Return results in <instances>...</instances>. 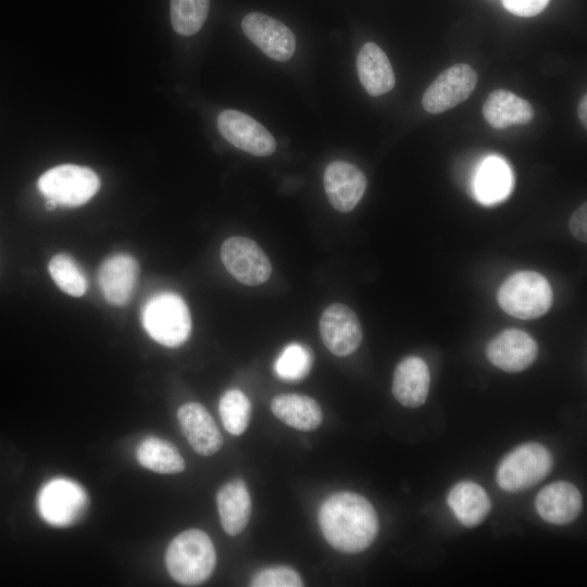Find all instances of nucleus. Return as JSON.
<instances>
[{
  "mask_svg": "<svg viewBox=\"0 0 587 587\" xmlns=\"http://www.w3.org/2000/svg\"><path fill=\"white\" fill-rule=\"evenodd\" d=\"M577 114H578L580 123L586 128L587 127V96L586 93L579 100V103L577 105Z\"/></svg>",
  "mask_w": 587,
  "mask_h": 587,
  "instance_id": "473e14b6",
  "label": "nucleus"
},
{
  "mask_svg": "<svg viewBox=\"0 0 587 587\" xmlns=\"http://www.w3.org/2000/svg\"><path fill=\"white\" fill-rule=\"evenodd\" d=\"M221 524L230 536L241 533L250 517L251 499L243 480L234 479L226 483L216 496Z\"/></svg>",
  "mask_w": 587,
  "mask_h": 587,
  "instance_id": "4be33fe9",
  "label": "nucleus"
},
{
  "mask_svg": "<svg viewBox=\"0 0 587 587\" xmlns=\"http://www.w3.org/2000/svg\"><path fill=\"white\" fill-rule=\"evenodd\" d=\"M218 413L224 428L233 434H242L249 423L251 403L239 389H229L223 394L218 402Z\"/></svg>",
  "mask_w": 587,
  "mask_h": 587,
  "instance_id": "cd10ccee",
  "label": "nucleus"
},
{
  "mask_svg": "<svg viewBox=\"0 0 587 587\" xmlns=\"http://www.w3.org/2000/svg\"><path fill=\"white\" fill-rule=\"evenodd\" d=\"M88 507L85 489L75 480L54 477L40 488L37 509L49 525L67 527L75 524Z\"/></svg>",
  "mask_w": 587,
  "mask_h": 587,
  "instance_id": "0eeeda50",
  "label": "nucleus"
},
{
  "mask_svg": "<svg viewBox=\"0 0 587 587\" xmlns=\"http://www.w3.org/2000/svg\"><path fill=\"white\" fill-rule=\"evenodd\" d=\"M177 417L182 432L197 453L212 455L220 450L223 444L222 434L202 404H183L178 409Z\"/></svg>",
  "mask_w": 587,
  "mask_h": 587,
  "instance_id": "f3484780",
  "label": "nucleus"
},
{
  "mask_svg": "<svg viewBox=\"0 0 587 587\" xmlns=\"http://www.w3.org/2000/svg\"><path fill=\"white\" fill-rule=\"evenodd\" d=\"M138 275L139 265L132 255L117 253L105 259L99 270V285L104 299L115 307L128 304Z\"/></svg>",
  "mask_w": 587,
  "mask_h": 587,
  "instance_id": "2eb2a0df",
  "label": "nucleus"
},
{
  "mask_svg": "<svg viewBox=\"0 0 587 587\" xmlns=\"http://www.w3.org/2000/svg\"><path fill=\"white\" fill-rule=\"evenodd\" d=\"M535 508L539 516L554 525L574 522L583 509L579 490L564 480L545 486L536 496Z\"/></svg>",
  "mask_w": 587,
  "mask_h": 587,
  "instance_id": "dca6fc26",
  "label": "nucleus"
},
{
  "mask_svg": "<svg viewBox=\"0 0 587 587\" xmlns=\"http://www.w3.org/2000/svg\"><path fill=\"white\" fill-rule=\"evenodd\" d=\"M323 184L333 208L349 212L361 200L366 188V177L355 165L346 161H334L324 171Z\"/></svg>",
  "mask_w": 587,
  "mask_h": 587,
  "instance_id": "4468645a",
  "label": "nucleus"
},
{
  "mask_svg": "<svg viewBox=\"0 0 587 587\" xmlns=\"http://www.w3.org/2000/svg\"><path fill=\"white\" fill-rule=\"evenodd\" d=\"M312 363V351L304 345L292 342L275 360L274 372L283 380L298 382L309 374Z\"/></svg>",
  "mask_w": 587,
  "mask_h": 587,
  "instance_id": "a878e982",
  "label": "nucleus"
},
{
  "mask_svg": "<svg viewBox=\"0 0 587 587\" xmlns=\"http://www.w3.org/2000/svg\"><path fill=\"white\" fill-rule=\"evenodd\" d=\"M502 3L514 15L532 17L542 12L549 0H502Z\"/></svg>",
  "mask_w": 587,
  "mask_h": 587,
  "instance_id": "7c9ffc66",
  "label": "nucleus"
},
{
  "mask_svg": "<svg viewBox=\"0 0 587 587\" xmlns=\"http://www.w3.org/2000/svg\"><path fill=\"white\" fill-rule=\"evenodd\" d=\"M243 34L267 57L289 60L296 49L294 33L280 21L260 12L248 13L241 21Z\"/></svg>",
  "mask_w": 587,
  "mask_h": 587,
  "instance_id": "9b49d317",
  "label": "nucleus"
},
{
  "mask_svg": "<svg viewBox=\"0 0 587 587\" xmlns=\"http://www.w3.org/2000/svg\"><path fill=\"white\" fill-rule=\"evenodd\" d=\"M512 188V174L508 164L498 157L487 158L475 178L477 199L484 204L503 200Z\"/></svg>",
  "mask_w": 587,
  "mask_h": 587,
  "instance_id": "b1692460",
  "label": "nucleus"
},
{
  "mask_svg": "<svg viewBox=\"0 0 587 587\" xmlns=\"http://www.w3.org/2000/svg\"><path fill=\"white\" fill-rule=\"evenodd\" d=\"M221 260L227 272L245 285H260L272 273L267 255L255 241L246 237L227 238L221 247Z\"/></svg>",
  "mask_w": 587,
  "mask_h": 587,
  "instance_id": "6e6552de",
  "label": "nucleus"
},
{
  "mask_svg": "<svg viewBox=\"0 0 587 587\" xmlns=\"http://www.w3.org/2000/svg\"><path fill=\"white\" fill-rule=\"evenodd\" d=\"M319 524L336 550L358 553L369 548L378 533V517L363 496L341 491L328 497L319 510Z\"/></svg>",
  "mask_w": 587,
  "mask_h": 587,
  "instance_id": "f257e3e1",
  "label": "nucleus"
},
{
  "mask_svg": "<svg viewBox=\"0 0 587 587\" xmlns=\"http://www.w3.org/2000/svg\"><path fill=\"white\" fill-rule=\"evenodd\" d=\"M216 553L212 540L201 529L178 534L165 552V564L171 577L186 586L207 580L214 571Z\"/></svg>",
  "mask_w": 587,
  "mask_h": 587,
  "instance_id": "f03ea898",
  "label": "nucleus"
},
{
  "mask_svg": "<svg viewBox=\"0 0 587 587\" xmlns=\"http://www.w3.org/2000/svg\"><path fill=\"white\" fill-rule=\"evenodd\" d=\"M477 84L475 70L465 63L454 64L439 74L422 98L423 108L438 114L466 100Z\"/></svg>",
  "mask_w": 587,
  "mask_h": 587,
  "instance_id": "1a4fd4ad",
  "label": "nucleus"
},
{
  "mask_svg": "<svg viewBox=\"0 0 587 587\" xmlns=\"http://www.w3.org/2000/svg\"><path fill=\"white\" fill-rule=\"evenodd\" d=\"M273 414L299 430H313L322 423V410L317 402L308 396L297 394H282L271 402Z\"/></svg>",
  "mask_w": 587,
  "mask_h": 587,
  "instance_id": "5701e85b",
  "label": "nucleus"
},
{
  "mask_svg": "<svg viewBox=\"0 0 587 587\" xmlns=\"http://www.w3.org/2000/svg\"><path fill=\"white\" fill-rule=\"evenodd\" d=\"M57 205L58 204L54 201L47 199L45 207L48 211H53L57 208Z\"/></svg>",
  "mask_w": 587,
  "mask_h": 587,
  "instance_id": "72a5a7b5",
  "label": "nucleus"
},
{
  "mask_svg": "<svg viewBox=\"0 0 587 587\" xmlns=\"http://www.w3.org/2000/svg\"><path fill=\"white\" fill-rule=\"evenodd\" d=\"M320 334L326 348L338 357L353 353L363 337L357 314L342 303H333L323 311Z\"/></svg>",
  "mask_w": 587,
  "mask_h": 587,
  "instance_id": "f8f14e48",
  "label": "nucleus"
},
{
  "mask_svg": "<svg viewBox=\"0 0 587 587\" xmlns=\"http://www.w3.org/2000/svg\"><path fill=\"white\" fill-rule=\"evenodd\" d=\"M210 8V0H171V22L174 30L190 36L200 30Z\"/></svg>",
  "mask_w": 587,
  "mask_h": 587,
  "instance_id": "bb28decb",
  "label": "nucleus"
},
{
  "mask_svg": "<svg viewBox=\"0 0 587 587\" xmlns=\"http://www.w3.org/2000/svg\"><path fill=\"white\" fill-rule=\"evenodd\" d=\"M587 205L583 203L571 215L569 227L572 235L579 241L587 240Z\"/></svg>",
  "mask_w": 587,
  "mask_h": 587,
  "instance_id": "2f4dec72",
  "label": "nucleus"
},
{
  "mask_svg": "<svg viewBox=\"0 0 587 587\" xmlns=\"http://www.w3.org/2000/svg\"><path fill=\"white\" fill-rule=\"evenodd\" d=\"M497 300L507 314L533 320L548 312L553 295L548 280L539 273L521 271L512 274L499 288Z\"/></svg>",
  "mask_w": 587,
  "mask_h": 587,
  "instance_id": "20e7f679",
  "label": "nucleus"
},
{
  "mask_svg": "<svg viewBox=\"0 0 587 587\" xmlns=\"http://www.w3.org/2000/svg\"><path fill=\"white\" fill-rule=\"evenodd\" d=\"M220 134L236 148L257 157L271 155L276 149L273 135L253 117L225 110L217 117Z\"/></svg>",
  "mask_w": 587,
  "mask_h": 587,
  "instance_id": "9d476101",
  "label": "nucleus"
},
{
  "mask_svg": "<svg viewBox=\"0 0 587 587\" xmlns=\"http://www.w3.org/2000/svg\"><path fill=\"white\" fill-rule=\"evenodd\" d=\"M48 270L57 286L65 294L80 297L86 292V276L70 255L65 253L53 255Z\"/></svg>",
  "mask_w": 587,
  "mask_h": 587,
  "instance_id": "c85d7f7f",
  "label": "nucleus"
},
{
  "mask_svg": "<svg viewBox=\"0 0 587 587\" xmlns=\"http://www.w3.org/2000/svg\"><path fill=\"white\" fill-rule=\"evenodd\" d=\"M486 122L496 129L514 124H527L534 117V109L528 101L507 89L490 92L483 105Z\"/></svg>",
  "mask_w": 587,
  "mask_h": 587,
  "instance_id": "412c9836",
  "label": "nucleus"
},
{
  "mask_svg": "<svg viewBox=\"0 0 587 587\" xmlns=\"http://www.w3.org/2000/svg\"><path fill=\"white\" fill-rule=\"evenodd\" d=\"M141 322L148 335L165 347L180 346L191 329L189 310L184 300L173 292L152 296L142 308Z\"/></svg>",
  "mask_w": 587,
  "mask_h": 587,
  "instance_id": "7ed1b4c3",
  "label": "nucleus"
},
{
  "mask_svg": "<svg viewBox=\"0 0 587 587\" xmlns=\"http://www.w3.org/2000/svg\"><path fill=\"white\" fill-rule=\"evenodd\" d=\"M430 375L425 361L419 357H407L394 372L392 394L398 402L408 408L422 405L429 390Z\"/></svg>",
  "mask_w": 587,
  "mask_h": 587,
  "instance_id": "a211bd4d",
  "label": "nucleus"
},
{
  "mask_svg": "<svg viewBox=\"0 0 587 587\" xmlns=\"http://www.w3.org/2000/svg\"><path fill=\"white\" fill-rule=\"evenodd\" d=\"M447 503L458 521L466 527L480 524L491 509V501L485 489L471 480H462L452 486Z\"/></svg>",
  "mask_w": 587,
  "mask_h": 587,
  "instance_id": "aec40b11",
  "label": "nucleus"
},
{
  "mask_svg": "<svg viewBox=\"0 0 587 587\" xmlns=\"http://www.w3.org/2000/svg\"><path fill=\"white\" fill-rule=\"evenodd\" d=\"M39 191L49 200L65 207H78L99 190L97 174L75 164H62L46 171L38 179Z\"/></svg>",
  "mask_w": 587,
  "mask_h": 587,
  "instance_id": "423d86ee",
  "label": "nucleus"
},
{
  "mask_svg": "<svg viewBox=\"0 0 587 587\" xmlns=\"http://www.w3.org/2000/svg\"><path fill=\"white\" fill-rule=\"evenodd\" d=\"M486 355L492 365L504 372H522L536 360L538 345L526 332L509 328L488 342Z\"/></svg>",
  "mask_w": 587,
  "mask_h": 587,
  "instance_id": "ddd939ff",
  "label": "nucleus"
},
{
  "mask_svg": "<svg viewBox=\"0 0 587 587\" xmlns=\"http://www.w3.org/2000/svg\"><path fill=\"white\" fill-rule=\"evenodd\" d=\"M138 463L157 473L175 474L185 469V461L177 448L167 440L147 437L137 447Z\"/></svg>",
  "mask_w": 587,
  "mask_h": 587,
  "instance_id": "393cba45",
  "label": "nucleus"
},
{
  "mask_svg": "<svg viewBox=\"0 0 587 587\" xmlns=\"http://www.w3.org/2000/svg\"><path fill=\"white\" fill-rule=\"evenodd\" d=\"M252 587H300V575L288 566H272L258 572L251 579Z\"/></svg>",
  "mask_w": 587,
  "mask_h": 587,
  "instance_id": "c756f323",
  "label": "nucleus"
},
{
  "mask_svg": "<svg viewBox=\"0 0 587 587\" xmlns=\"http://www.w3.org/2000/svg\"><path fill=\"white\" fill-rule=\"evenodd\" d=\"M360 83L369 95L382 96L395 87L396 78L388 57L376 43L365 42L357 58Z\"/></svg>",
  "mask_w": 587,
  "mask_h": 587,
  "instance_id": "6ab92c4d",
  "label": "nucleus"
},
{
  "mask_svg": "<svg viewBox=\"0 0 587 587\" xmlns=\"http://www.w3.org/2000/svg\"><path fill=\"white\" fill-rule=\"evenodd\" d=\"M550 451L537 442H526L510 451L499 463L496 478L509 492L527 490L541 482L551 471Z\"/></svg>",
  "mask_w": 587,
  "mask_h": 587,
  "instance_id": "39448f33",
  "label": "nucleus"
}]
</instances>
